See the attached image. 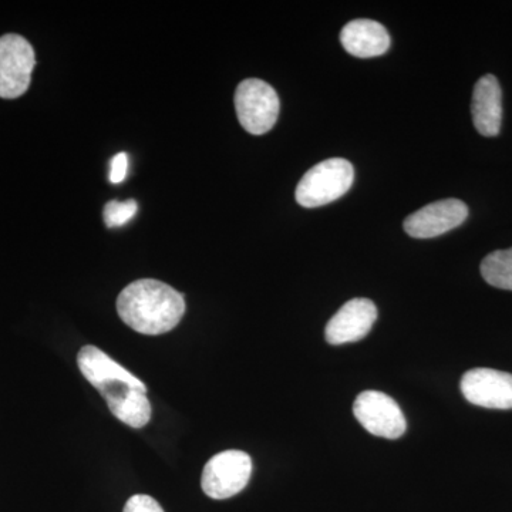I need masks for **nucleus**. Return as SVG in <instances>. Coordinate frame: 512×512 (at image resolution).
<instances>
[{
  "instance_id": "f257e3e1",
  "label": "nucleus",
  "mask_w": 512,
  "mask_h": 512,
  "mask_svg": "<svg viewBox=\"0 0 512 512\" xmlns=\"http://www.w3.org/2000/svg\"><path fill=\"white\" fill-rule=\"evenodd\" d=\"M121 320L143 335L157 336L173 330L185 313L183 293L173 286L140 279L126 286L117 299Z\"/></svg>"
},
{
  "instance_id": "f03ea898",
  "label": "nucleus",
  "mask_w": 512,
  "mask_h": 512,
  "mask_svg": "<svg viewBox=\"0 0 512 512\" xmlns=\"http://www.w3.org/2000/svg\"><path fill=\"white\" fill-rule=\"evenodd\" d=\"M355 180L353 165L345 158H329L313 165L296 187L295 197L305 208H318L339 200Z\"/></svg>"
},
{
  "instance_id": "7ed1b4c3",
  "label": "nucleus",
  "mask_w": 512,
  "mask_h": 512,
  "mask_svg": "<svg viewBox=\"0 0 512 512\" xmlns=\"http://www.w3.org/2000/svg\"><path fill=\"white\" fill-rule=\"evenodd\" d=\"M278 93L264 80L248 79L239 83L235 92V110L241 126L254 136L268 133L278 120Z\"/></svg>"
},
{
  "instance_id": "20e7f679",
  "label": "nucleus",
  "mask_w": 512,
  "mask_h": 512,
  "mask_svg": "<svg viewBox=\"0 0 512 512\" xmlns=\"http://www.w3.org/2000/svg\"><path fill=\"white\" fill-rule=\"evenodd\" d=\"M251 474L252 458L245 451H222L205 464L202 491L212 500H227L247 487Z\"/></svg>"
},
{
  "instance_id": "39448f33",
  "label": "nucleus",
  "mask_w": 512,
  "mask_h": 512,
  "mask_svg": "<svg viewBox=\"0 0 512 512\" xmlns=\"http://www.w3.org/2000/svg\"><path fill=\"white\" fill-rule=\"evenodd\" d=\"M35 64V50L25 37H0V97L18 99L28 92Z\"/></svg>"
},
{
  "instance_id": "423d86ee",
  "label": "nucleus",
  "mask_w": 512,
  "mask_h": 512,
  "mask_svg": "<svg viewBox=\"0 0 512 512\" xmlns=\"http://www.w3.org/2000/svg\"><path fill=\"white\" fill-rule=\"evenodd\" d=\"M357 421L370 434L383 439H400L406 433V417L392 397L375 390L360 393L353 404Z\"/></svg>"
},
{
  "instance_id": "0eeeda50",
  "label": "nucleus",
  "mask_w": 512,
  "mask_h": 512,
  "mask_svg": "<svg viewBox=\"0 0 512 512\" xmlns=\"http://www.w3.org/2000/svg\"><path fill=\"white\" fill-rule=\"evenodd\" d=\"M468 217V207L456 198L431 202L413 212L404 220V231L413 238L440 237L451 229L460 227Z\"/></svg>"
},
{
  "instance_id": "6e6552de",
  "label": "nucleus",
  "mask_w": 512,
  "mask_h": 512,
  "mask_svg": "<svg viewBox=\"0 0 512 512\" xmlns=\"http://www.w3.org/2000/svg\"><path fill=\"white\" fill-rule=\"evenodd\" d=\"M468 402L485 409H512V375L494 369L468 370L461 379Z\"/></svg>"
},
{
  "instance_id": "1a4fd4ad",
  "label": "nucleus",
  "mask_w": 512,
  "mask_h": 512,
  "mask_svg": "<svg viewBox=\"0 0 512 512\" xmlns=\"http://www.w3.org/2000/svg\"><path fill=\"white\" fill-rule=\"evenodd\" d=\"M377 320V308L370 299L346 302L326 325L325 336L333 346L357 342L369 335Z\"/></svg>"
},
{
  "instance_id": "9d476101",
  "label": "nucleus",
  "mask_w": 512,
  "mask_h": 512,
  "mask_svg": "<svg viewBox=\"0 0 512 512\" xmlns=\"http://www.w3.org/2000/svg\"><path fill=\"white\" fill-rule=\"evenodd\" d=\"M77 365L87 382L92 383L101 394L120 386L147 390L146 384L96 346H84L77 355Z\"/></svg>"
},
{
  "instance_id": "9b49d317",
  "label": "nucleus",
  "mask_w": 512,
  "mask_h": 512,
  "mask_svg": "<svg viewBox=\"0 0 512 512\" xmlns=\"http://www.w3.org/2000/svg\"><path fill=\"white\" fill-rule=\"evenodd\" d=\"M471 114L478 133L485 137L500 134L503 123V92L493 74H485L476 83L471 101Z\"/></svg>"
},
{
  "instance_id": "f8f14e48",
  "label": "nucleus",
  "mask_w": 512,
  "mask_h": 512,
  "mask_svg": "<svg viewBox=\"0 0 512 512\" xmlns=\"http://www.w3.org/2000/svg\"><path fill=\"white\" fill-rule=\"evenodd\" d=\"M340 42L349 55L370 59L389 50L390 36L382 23L370 19H356L340 32Z\"/></svg>"
},
{
  "instance_id": "ddd939ff",
  "label": "nucleus",
  "mask_w": 512,
  "mask_h": 512,
  "mask_svg": "<svg viewBox=\"0 0 512 512\" xmlns=\"http://www.w3.org/2000/svg\"><path fill=\"white\" fill-rule=\"evenodd\" d=\"M101 396L106 399L111 414L133 429L147 426L151 419V404L146 389L120 386Z\"/></svg>"
},
{
  "instance_id": "4468645a",
  "label": "nucleus",
  "mask_w": 512,
  "mask_h": 512,
  "mask_svg": "<svg viewBox=\"0 0 512 512\" xmlns=\"http://www.w3.org/2000/svg\"><path fill=\"white\" fill-rule=\"evenodd\" d=\"M481 275L494 288L512 291V248L485 256L481 262Z\"/></svg>"
},
{
  "instance_id": "2eb2a0df",
  "label": "nucleus",
  "mask_w": 512,
  "mask_h": 512,
  "mask_svg": "<svg viewBox=\"0 0 512 512\" xmlns=\"http://www.w3.org/2000/svg\"><path fill=\"white\" fill-rule=\"evenodd\" d=\"M137 208V202L134 200L107 202L103 212L104 222L109 228L123 227L137 214Z\"/></svg>"
},
{
  "instance_id": "dca6fc26",
  "label": "nucleus",
  "mask_w": 512,
  "mask_h": 512,
  "mask_svg": "<svg viewBox=\"0 0 512 512\" xmlns=\"http://www.w3.org/2000/svg\"><path fill=\"white\" fill-rule=\"evenodd\" d=\"M123 512H164V510L150 495L137 494L127 501Z\"/></svg>"
},
{
  "instance_id": "f3484780",
  "label": "nucleus",
  "mask_w": 512,
  "mask_h": 512,
  "mask_svg": "<svg viewBox=\"0 0 512 512\" xmlns=\"http://www.w3.org/2000/svg\"><path fill=\"white\" fill-rule=\"evenodd\" d=\"M128 170V157L126 153H119L110 163V181L113 184H120L126 180Z\"/></svg>"
}]
</instances>
